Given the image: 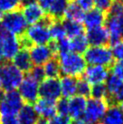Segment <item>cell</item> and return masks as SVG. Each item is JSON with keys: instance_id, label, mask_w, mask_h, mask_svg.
Here are the masks:
<instances>
[{"instance_id": "8fae6325", "label": "cell", "mask_w": 123, "mask_h": 124, "mask_svg": "<svg viewBox=\"0 0 123 124\" xmlns=\"http://www.w3.org/2000/svg\"><path fill=\"white\" fill-rule=\"evenodd\" d=\"M29 54L34 65H43L54 57H57L49 44L33 45L29 49Z\"/></svg>"}, {"instance_id": "b9f144b4", "label": "cell", "mask_w": 123, "mask_h": 124, "mask_svg": "<svg viewBox=\"0 0 123 124\" xmlns=\"http://www.w3.org/2000/svg\"><path fill=\"white\" fill-rule=\"evenodd\" d=\"M111 3L112 0H94V6L96 8H99L104 12L108 11Z\"/></svg>"}, {"instance_id": "30bf717a", "label": "cell", "mask_w": 123, "mask_h": 124, "mask_svg": "<svg viewBox=\"0 0 123 124\" xmlns=\"http://www.w3.org/2000/svg\"><path fill=\"white\" fill-rule=\"evenodd\" d=\"M39 96L43 99L58 101L62 96L61 83L57 78H47L43 80L39 85Z\"/></svg>"}, {"instance_id": "8992f818", "label": "cell", "mask_w": 123, "mask_h": 124, "mask_svg": "<svg viewBox=\"0 0 123 124\" xmlns=\"http://www.w3.org/2000/svg\"><path fill=\"white\" fill-rule=\"evenodd\" d=\"M1 24L8 33L20 36L25 33L28 24L22 14V11L15 10L4 15L1 20Z\"/></svg>"}, {"instance_id": "52a82bcc", "label": "cell", "mask_w": 123, "mask_h": 124, "mask_svg": "<svg viewBox=\"0 0 123 124\" xmlns=\"http://www.w3.org/2000/svg\"><path fill=\"white\" fill-rule=\"evenodd\" d=\"M23 105L24 101L18 91L14 90L7 92L3 99L0 101V116L17 115Z\"/></svg>"}, {"instance_id": "e575fe53", "label": "cell", "mask_w": 123, "mask_h": 124, "mask_svg": "<svg viewBox=\"0 0 123 124\" xmlns=\"http://www.w3.org/2000/svg\"><path fill=\"white\" fill-rule=\"evenodd\" d=\"M27 74H29L37 83H41L43 80H45V70H44V67L42 65L33 66V68L29 71V72H27Z\"/></svg>"}, {"instance_id": "ffe728a7", "label": "cell", "mask_w": 123, "mask_h": 124, "mask_svg": "<svg viewBox=\"0 0 123 124\" xmlns=\"http://www.w3.org/2000/svg\"><path fill=\"white\" fill-rule=\"evenodd\" d=\"M101 124H123V109L120 104H113L108 107Z\"/></svg>"}, {"instance_id": "74e56055", "label": "cell", "mask_w": 123, "mask_h": 124, "mask_svg": "<svg viewBox=\"0 0 123 124\" xmlns=\"http://www.w3.org/2000/svg\"><path fill=\"white\" fill-rule=\"evenodd\" d=\"M112 74L123 81V61H117L111 64Z\"/></svg>"}, {"instance_id": "9a60e30c", "label": "cell", "mask_w": 123, "mask_h": 124, "mask_svg": "<svg viewBox=\"0 0 123 124\" xmlns=\"http://www.w3.org/2000/svg\"><path fill=\"white\" fill-rule=\"evenodd\" d=\"M85 35L89 45L92 46H107L109 43V32L103 25L100 27L88 29Z\"/></svg>"}, {"instance_id": "d4e9b609", "label": "cell", "mask_w": 123, "mask_h": 124, "mask_svg": "<svg viewBox=\"0 0 123 124\" xmlns=\"http://www.w3.org/2000/svg\"><path fill=\"white\" fill-rule=\"evenodd\" d=\"M89 43L87 40L86 35L82 33L76 35L74 37H72L70 40V51L76 54H84L86 50L88 49Z\"/></svg>"}, {"instance_id": "836d02e7", "label": "cell", "mask_w": 123, "mask_h": 124, "mask_svg": "<svg viewBox=\"0 0 123 124\" xmlns=\"http://www.w3.org/2000/svg\"><path fill=\"white\" fill-rule=\"evenodd\" d=\"M110 51L113 59H116L117 61H123V40H120L111 44Z\"/></svg>"}, {"instance_id": "5b68a950", "label": "cell", "mask_w": 123, "mask_h": 124, "mask_svg": "<svg viewBox=\"0 0 123 124\" xmlns=\"http://www.w3.org/2000/svg\"><path fill=\"white\" fill-rule=\"evenodd\" d=\"M83 58L90 65L109 67L113 63V56L108 46H91L84 52Z\"/></svg>"}, {"instance_id": "d6a6232c", "label": "cell", "mask_w": 123, "mask_h": 124, "mask_svg": "<svg viewBox=\"0 0 123 124\" xmlns=\"http://www.w3.org/2000/svg\"><path fill=\"white\" fill-rule=\"evenodd\" d=\"M108 16L121 17L123 16V0H114L108 9Z\"/></svg>"}, {"instance_id": "f5cc1de1", "label": "cell", "mask_w": 123, "mask_h": 124, "mask_svg": "<svg viewBox=\"0 0 123 124\" xmlns=\"http://www.w3.org/2000/svg\"><path fill=\"white\" fill-rule=\"evenodd\" d=\"M0 89H2V87H1V79H0Z\"/></svg>"}, {"instance_id": "1f68e13d", "label": "cell", "mask_w": 123, "mask_h": 124, "mask_svg": "<svg viewBox=\"0 0 123 124\" xmlns=\"http://www.w3.org/2000/svg\"><path fill=\"white\" fill-rule=\"evenodd\" d=\"M91 88L90 86V83L84 80L83 78H79L77 80V87H76V93L86 98V97H89L91 95Z\"/></svg>"}, {"instance_id": "ac0fdd59", "label": "cell", "mask_w": 123, "mask_h": 124, "mask_svg": "<svg viewBox=\"0 0 123 124\" xmlns=\"http://www.w3.org/2000/svg\"><path fill=\"white\" fill-rule=\"evenodd\" d=\"M86 98L80 95H74L69 100V117L72 120H82L85 111Z\"/></svg>"}, {"instance_id": "7bdbcfd3", "label": "cell", "mask_w": 123, "mask_h": 124, "mask_svg": "<svg viewBox=\"0 0 123 124\" xmlns=\"http://www.w3.org/2000/svg\"><path fill=\"white\" fill-rule=\"evenodd\" d=\"M54 0H36V2L39 4V6L44 9L45 11H47L51 5L54 3Z\"/></svg>"}, {"instance_id": "3957f363", "label": "cell", "mask_w": 123, "mask_h": 124, "mask_svg": "<svg viewBox=\"0 0 123 124\" xmlns=\"http://www.w3.org/2000/svg\"><path fill=\"white\" fill-rule=\"evenodd\" d=\"M0 79L1 87L7 93L19 87L24 73L10 62H3L0 63Z\"/></svg>"}, {"instance_id": "83f0119b", "label": "cell", "mask_w": 123, "mask_h": 124, "mask_svg": "<svg viewBox=\"0 0 123 124\" xmlns=\"http://www.w3.org/2000/svg\"><path fill=\"white\" fill-rule=\"evenodd\" d=\"M43 67L45 70V76H47L48 78H58L61 75V69L57 57H54L49 60Z\"/></svg>"}, {"instance_id": "e0dca14e", "label": "cell", "mask_w": 123, "mask_h": 124, "mask_svg": "<svg viewBox=\"0 0 123 124\" xmlns=\"http://www.w3.org/2000/svg\"><path fill=\"white\" fill-rule=\"evenodd\" d=\"M34 110L38 116L43 119L50 120L56 115V101L47 99H39L34 102Z\"/></svg>"}, {"instance_id": "816d5d0a", "label": "cell", "mask_w": 123, "mask_h": 124, "mask_svg": "<svg viewBox=\"0 0 123 124\" xmlns=\"http://www.w3.org/2000/svg\"><path fill=\"white\" fill-rule=\"evenodd\" d=\"M120 106L121 107V108H122V109H123V102H122V103H120Z\"/></svg>"}, {"instance_id": "9c48e42d", "label": "cell", "mask_w": 123, "mask_h": 124, "mask_svg": "<svg viewBox=\"0 0 123 124\" xmlns=\"http://www.w3.org/2000/svg\"><path fill=\"white\" fill-rule=\"evenodd\" d=\"M18 93L24 101L28 104H34L39 96V83L34 80L29 74L24 79L18 87Z\"/></svg>"}, {"instance_id": "7402d4cb", "label": "cell", "mask_w": 123, "mask_h": 124, "mask_svg": "<svg viewBox=\"0 0 123 124\" xmlns=\"http://www.w3.org/2000/svg\"><path fill=\"white\" fill-rule=\"evenodd\" d=\"M18 120L20 124H36L39 120L37 112L32 104H24L18 112Z\"/></svg>"}, {"instance_id": "277c9868", "label": "cell", "mask_w": 123, "mask_h": 124, "mask_svg": "<svg viewBox=\"0 0 123 124\" xmlns=\"http://www.w3.org/2000/svg\"><path fill=\"white\" fill-rule=\"evenodd\" d=\"M108 107L109 105L105 100L89 99L82 121L85 124H101Z\"/></svg>"}, {"instance_id": "ab89813d", "label": "cell", "mask_w": 123, "mask_h": 124, "mask_svg": "<svg viewBox=\"0 0 123 124\" xmlns=\"http://www.w3.org/2000/svg\"><path fill=\"white\" fill-rule=\"evenodd\" d=\"M74 1L84 12L91 10L94 7V0H74Z\"/></svg>"}, {"instance_id": "4dcf8cb0", "label": "cell", "mask_w": 123, "mask_h": 124, "mask_svg": "<svg viewBox=\"0 0 123 124\" xmlns=\"http://www.w3.org/2000/svg\"><path fill=\"white\" fill-rule=\"evenodd\" d=\"M91 95L94 99H100V100H106L108 93L105 83H99L94 84L91 88Z\"/></svg>"}, {"instance_id": "60d3db41", "label": "cell", "mask_w": 123, "mask_h": 124, "mask_svg": "<svg viewBox=\"0 0 123 124\" xmlns=\"http://www.w3.org/2000/svg\"><path fill=\"white\" fill-rule=\"evenodd\" d=\"M1 124H20L17 115H5L0 116Z\"/></svg>"}, {"instance_id": "7dc6e473", "label": "cell", "mask_w": 123, "mask_h": 124, "mask_svg": "<svg viewBox=\"0 0 123 124\" xmlns=\"http://www.w3.org/2000/svg\"><path fill=\"white\" fill-rule=\"evenodd\" d=\"M6 30L4 29V27L2 26V24H0V38H2L3 37V35H5V33H6Z\"/></svg>"}, {"instance_id": "ba28073f", "label": "cell", "mask_w": 123, "mask_h": 124, "mask_svg": "<svg viewBox=\"0 0 123 124\" xmlns=\"http://www.w3.org/2000/svg\"><path fill=\"white\" fill-rule=\"evenodd\" d=\"M107 95L106 101L108 105L113 104H120L123 102V81L119 79L118 77L109 74L106 80Z\"/></svg>"}, {"instance_id": "f907efd6", "label": "cell", "mask_w": 123, "mask_h": 124, "mask_svg": "<svg viewBox=\"0 0 123 124\" xmlns=\"http://www.w3.org/2000/svg\"><path fill=\"white\" fill-rule=\"evenodd\" d=\"M21 3H25V2H27V1H29V0H20Z\"/></svg>"}, {"instance_id": "db71d44e", "label": "cell", "mask_w": 123, "mask_h": 124, "mask_svg": "<svg viewBox=\"0 0 123 124\" xmlns=\"http://www.w3.org/2000/svg\"><path fill=\"white\" fill-rule=\"evenodd\" d=\"M0 124H1V123H0Z\"/></svg>"}, {"instance_id": "484cf974", "label": "cell", "mask_w": 123, "mask_h": 124, "mask_svg": "<svg viewBox=\"0 0 123 124\" xmlns=\"http://www.w3.org/2000/svg\"><path fill=\"white\" fill-rule=\"evenodd\" d=\"M84 15H85V12L76 4L75 1H72L69 3L68 7L64 14V18L67 20L76 21V22L82 23L84 17Z\"/></svg>"}, {"instance_id": "f6af8a7d", "label": "cell", "mask_w": 123, "mask_h": 124, "mask_svg": "<svg viewBox=\"0 0 123 124\" xmlns=\"http://www.w3.org/2000/svg\"><path fill=\"white\" fill-rule=\"evenodd\" d=\"M70 124H85L82 120H72L71 121V123Z\"/></svg>"}, {"instance_id": "d590c367", "label": "cell", "mask_w": 123, "mask_h": 124, "mask_svg": "<svg viewBox=\"0 0 123 124\" xmlns=\"http://www.w3.org/2000/svg\"><path fill=\"white\" fill-rule=\"evenodd\" d=\"M56 112L59 115L62 116H69V100L67 98H60L56 101Z\"/></svg>"}, {"instance_id": "8d00e7d4", "label": "cell", "mask_w": 123, "mask_h": 124, "mask_svg": "<svg viewBox=\"0 0 123 124\" xmlns=\"http://www.w3.org/2000/svg\"><path fill=\"white\" fill-rule=\"evenodd\" d=\"M56 42V47H57V57L59 55L64 54L70 51V40L67 37L62 38Z\"/></svg>"}, {"instance_id": "d6986e66", "label": "cell", "mask_w": 123, "mask_h": 124, "mask_svg": "<svg viewBox=\"0 0 123 124\" xmlns=\"http://www.w3.org/2000/svg\"><path fill=\"white\" fill-rule=\"evenodd\" d=\"M122 17V16H121ZM121 17L107 16L106 26L109 35V44H113L121 39V26H120V19Z\"/></svg>"}, {"instance_id": "4fadbf2b", "label": "cell", "mask_w": 123, "mask_h": 124, "mask_svg": "<svg viewBox=\"0 0 123 124\" xmlns=\"http://www.w3.org/2000/svg\"><path fill=\"white\" fill-rule=\"evenodd\" d=\"M22 14L26 23L29 24H36L46 16L45 10L39 6L36 0H29L25 3H23Z\"/></svg>"}, {"instance_id": "681fc988", "label": "cell", "mask_w": 123, "mask_h": 124, "mask_svg": "<svg viewBox=\"0 0 123 124\" xmlns=\"http://www.w3.org/2000/svg\"><path fill=\"white\" fill-rule=\"evenodd\" d=\"M2 17H3V15H2V12L0 11V22H1V20H2Z\"/></svg>"}, {"instance_id": "5bb4252c", "label": "cell", "mask_w": 123, "mask_h": 124, "mask_svg": "<svg viewBox=\"0 0 123 124\" xmlns=\"http://www.w3.org/2000/svg\"><path fill=\"white\" fill-rule=\"evenodd\" d=\"M2 48L5 62H10L21 48L18 37L7 31L2 37Z\"/></svg>"}, {"instance_id": "6da1fadb", "label": "cell", "mask_w": 123, "mask_h": 124, "mask_svg": "<svg viewBox=\"0 0 123 124\" xmlns=\"http://www.w3.org/2000/svg\"><path fill=\"white\" fill-rule=\"evenodd\" d=\"M61 74L63 76H72L78 78L82 75L86 68V62L81 54L73 52H68L58 57Z\"/></svg>"}, {"instance_id": "f546056e", "label": "cell", "mask_w": 123, "mask_h": 124, "mask_svg": "<svg viewBox=\"0 0 123 124\" xmlns=\"http://www.w3.org/2000/svg\"><path fill=\"white\" fill-rule=\"evenodd\" d=\"M20 0H0V11L2 13H9L19 10L21 7Z\"/></svg>"}, {"instance_id": "7c38bea8", "label": "cell", "mask_w": 123, "mask_h": 124, "mask_svg": "<svg viewBox=\"0 0 123 124\" xmlns=\"http://www.w3.org/2000/svg\"><path fill=\"white\" fill-rule=\"evenodd\" d=\"M109 75L108 67L100 65H89L82 73V78L90 84L104 83Z\"/></svg>"}, {"instance_id": "c3c4849f", "label": "cell", "mask_w": 123, "mask_h": 124, "mask_svg": "<svg viewBox=\"0 0 123 124\" xmlns=\"http://www.w3.org/2000/svg\"><path fill=\"white\" fill-rule=\"evenodd\" d=\"M120 26H121V38L123 40V16L120 19Z\"/></svg>"}, {"instance_id": "44dd1931", "label": "cell", "mask_w": 123, "mask_h": 124, "mask_svg": "<svg viewBox=\"0 0 123 124\" xmlns=\"http://www.w3.org/2000/svg\"><path fill=\"white\" fill-rule=\"evenodd\" d=\"M13 64L23 72H29V71L34 66L27 49L21 48L16 55L13 58Z\"/></svg>"}, {"instance_id": "bcb514c9", "label": "cell", "mask_w": 123, "mask_h": 124, "mask_svg": "<svg viewBox=\"0 0 123 124\" xmlns=\"http://www.w3.org/2000/svg\"><path fill=\"white\" fill-rule=\"evenodd\" d=\"M36 124H48V121L47 120H45V119L41 118V119H39V120H38V121L36 122Z\"/></svg>"}, {"instance_id": "ee69618b", "label": "cell", "mask_w": 123, "mask_h": 124, "mask_svg": "<svg viewBox=\"0 0 123 124\" xmlns=\"http://www.w3.org/2000/svg\"><path fill=\"white\" fill-rule=\"evenodd\" d=\"M5 62L3 56V48H2V38H0V63Z\"/></svg>"}, {"instance_id": "4316f807", "label": "cell", "mask_w": 123, "mask_h": 124, "mask_svg": "<svg viewBox=\"0 0 123 124\" xmlns=\"http://www.w3.org/2000/svg\"><path fill=\"white\" fill-rule=\"evenodd\" d=\"M62 24L63 25L66 36H69L70 38L74 37L76 35L83 33V28L84 27H83L82 23H80V22L62 19Z\"/></svg>"}, {"instance_id": "2e32d148", "label": "cell", "mask_w": 123, "mask_h": 124, "mask_svg": "<svg viewBox=\"0 0 123 124\" xmlns=\"http://www.w3.org/2000/svg\"><path fill=\"white\" fill-rule=\"evenodd\" d=\"M106 18L107 16L104 11L93 7L91 10L86 12L82 22L84 24V26L88 30V29L102 26L106 22Z\"/></svg>"}, {"instance_id": "603a6c76", "label": "cell", "mask_w": 123, "mask_h": 124, "mask_svg": "<svg viewBox=\"0 0 123 124\" xmlns=\"http://www.w3.org/2000/svg\"><path fill=\"white\" fill-rule=\"evenodd\" d=\"M70 0H54L48 9V16L54 21H62L68 7Z\"/></svg>"}, {"instance_id": "cb8c5ba5", "label": "cell", "mask_w": 123, "mask_h": 124, "mask_svg": "<svg viewBox=\"0 0 123 124\" xmlns=\"http://www.w3.org/2000/svg\"><path fill=\"white\" fill-rule=\"evenodd\" d=\"M77 80L78 78L72 76H62L60 83H61L62 95L64 98H72L76 94V87H77Z\"/></svg>"}, {"instance_id": "7a4b0ae2", "label": "cell", "mask_w": 123, "mask_h": 124, "mask_svg": "<svg viewBox=\"0 0 123 124\" xmlns=\"http://www.w3.org/2000/svg\"><path fill=\"white\" fill-rule=\"evenodd\" d=\"M53 19L47 15L41 21L27 27L24 35L26 36L30 43L34 45H47L52 40L50 34V25L53 23Z\"/></svg>"}, {"instance_id": "f1b7e54d", "label": "cell", "mask_w": 123, "mask_h": 124, "mask_svg": "<svg viewBox=\"0 0 123 124\" xmlns=\"http://www.w3.org/2000/svg\"><path fill=\"white\" fill-rule=\"evenodd\" d=\"M50 34L51 38L54 41L66 37V34L63 25L62 24V21H53L52 24L50 25Z\"/></svg>"}, {"instance_id": "f35d334b", "label": "cell", "mask_w": 123, "mask_h": 124, "mask_svg": "<svg viewBox=\"0 0 123 124\" xmlns=\"http://www.w3.org/2000/svg\"><path fill=\"white\" fill-rule=\"evenodd\" d=\"M71 119L69 116H62V115H55L48 121V124H70Z\"/></svg>"}]
</instances>
